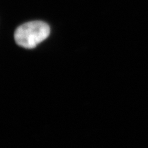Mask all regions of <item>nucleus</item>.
<instances>
[{
	"label": "nucleus",
	"instance_id": "nucleus-1",
	"mask_svg": "<svg viewBox=\"0 0 148 148\" xmlns=\"http://www.w3.org/2000/svg\"><path fill=\"white\" fill-rule=\"evenodd\" d=\"M50 28L40 21H29L22 24L14 32L16 44L25 49H32L49 36Z\"/></svg>",
	"mask_w": 148,
	"mask_h": 148
}]
</instances>
